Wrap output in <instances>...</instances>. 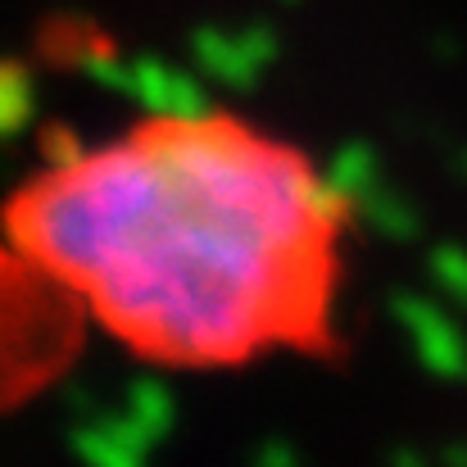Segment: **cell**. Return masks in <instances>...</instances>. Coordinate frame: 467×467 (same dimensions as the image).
Here are the masks:
<instances>
[{"label":"cell","mask_w":467,"mask_h":467,"mask_svg":"<svg viewBox=\"0 0 467 467\" xmlns=\"http://www.w3.org/2000/svg\"><path fill=\"white\" fill-rule=\"evenodd\" d=\"M5 236L91 322L163 368L336 358L345 200L232 114H155L5 200Z\"/></svg>","instance_id":"cell-1"},{"label":"cell","mask_w":467,"mask_h":467,"mask_svg":"<svg viewBox=\"0 0 467 467\" xmlns=\"http://www.w3.org/2000/svg\"><path fill=\"white\" fill-rule=\"evenodd\" d=\"M82 305L0 241V409L46 386L82 345Z\"/></svg>","instance_id":"cell-2"}]
</instances>
